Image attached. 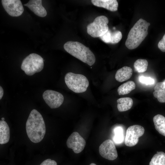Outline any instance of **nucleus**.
<instances>
[{"label": "nucleus", "mask_w": 165, "mask_h": 165, "mask_svg": "<svg viewBox=\"0 0 165 165\" xmlns=\"http://www.w3.org/2000/svg\"><path fill=\"white\" fill-rule=\"evenodd\" d=\"M26 133L32 142L38 143L43 138L46 133L45 122L41 114L36 110L31 112L26 124Z\"/></svg>", "instance_id": "nucleus-1"}, {"label": "nucleus", "mask_w": 165, "mask_h": 165, "mask_svg": "<svg viewBox=\"0 0 165 165\" xmlns=\"http://www.w3.org/2000/svg\"><path fill=\"white\" fill-rule=\"evenodd\" d=\"M150 24L142 18L140 19L130 30L125 45L130 50L138 47L148 34V30Z\"/></svg>", "instance_id": "nucleus-2"}, {"label": "nucleus", "mask_w": 165, "mask_h": 165, "mask_svg": "<svg viewBox=\"0 0 165 165\" xmlns=\"http://www.w3.org/2000/svg\"><path fill=\"white\" fill-rule=\"evenodd\" d=\"M64 50L72 56L90 66L96 61L94 55L89 47L77 41H69L64 45Z\"/></svg>", "instance_id": "nucleus-3"}, {"label": "nucleus", "mask_w": 165, "mask_h": 165, "mask_svg": "<svg viewBox=\"0 0 165 165\" xmlns=\"http://www.w3.org/2000/svg\"><path fill=\"white\" fill-rule=\"evenodd\" d=\"M64 80L68 88L76 93L85 92L89 85V81L84 75L71 72L65 75Z\"/></svg>", "instance_id": "nucleus-4"}, {"label": "nucleus", "mask_w": 165, "mask_h": 165, "mask_svg": "<svg viewBox=\"0 0 165 165\" xmlns=\"http://www.w3.org/2000/svg\"><path fill=\"white\" fill-rule=\"evenodd\" d=\"M44 61L40 55L35 53H31L23 60L21 68L27 75H32L42 70Z\"/></svg>", "instance_id": "nucleus-5"}, {"label": "nucleus", "mask_w": 165, "mask_h": 165, "mask_svg": "<svg viewBox=\"0 0 165 165\" xmlns=\"http://www.w3.org/2000/svg\"><path fill=\"white\" fill-rule=\"evenodd\" d=\"M108 20L105 16H100L96 17L93 22L87 26V33L93 38L100 37L105 34L108 30Z\"/></svg>", "instance_id": "nucleus-6"}, {"label": "nucleus", "mask_w": 165, "mask_h": 165, "mask_svg": "<svg viewBox=\"0 0 165 165\" xmlns=\"http://www.w3.org/2000/svg\"><path fill=\"white\" fill-rule=\"evenodd\" d=\"M144 132V128L140 125H134L129 127L126 131L125 145L128 147L134 146L138 143L139 138L143 135Z\"/></svg>", "instance_id": "nucleus-7"}, {"label": "nucleus", "mask_w": 165, "mask_h": 165, "mask_svg": "<svg viewBox=\"0 0 165 165\" xmlns=\"http://www.w3.org/2000/svg\"><path fill=\"white\" fill-rule=\"evenodd\" d=\"M42 97L45 102L51 108H58L64 100V96L61 94L52 90H48L45 91Z\"/></svg>", "instance_id": "nucleus-8"}, {"label": "nucleus", "mask_w": 165, "mask_h": 165, "mask_svg": "<svg viewBox=\"0 0 165 165\" xmlns=\"http://www.w3.org/2000/svg\"><path fill=\"white\" fill-rule=\"evenodd\" d=\"M99 151L102 157L109 160H114L118 156L116 146L113 141L110 139L104 141L99 146Z\"/></svg>", "instance_id": "nucleus-9"}, {"label": "nucleus", "mask_w": 165, "mask_h": 165, "mask_svg": "<svg viewBox=\"0 0 165 165\" xmlns=\"http://www.w3.org/2000/svg\"><path fill=\"white\" fill-rule=\"evenodd\" d=\"M1 2L5 11L11 16H19L24 12V9L20 0H2Z\"/></svg>", "instance_id": "nucleus-10"}, {"label": "nucleus", "mask_w": 165, "mask_h": 165, "mask_svg": "<svg viewBox=\"0 0 165 165\" xmlns=\"http://www.w3.org/2000/svg\"><path fill=\"white\" fill-rule=\"evenodd\" d=\"M66 144L67 147L72 149L75 153H79L84 149L86 142L78 132H74L68 138Z\"/></svg>", "instance_id": "nucleus-11"}, {"label": "nucleus", "mask_w": 165, "mask_h": 165, "mask_svg": "<svg viewBox=\"0 0 165 165\" xmlns=\"http://www.w3.org/2000/svg\"><path fill=\"white\" fill-rule=\"evenodd\" d=\"M41 0H30L24 5L28 7L37 16L43 17L46 15L47 12Z\"/></svg>", "instance_id": "nucleus-12"}, {"label": "nucleus", "mask_w": 165, "mask_h": 165, "mask_svg": "<svg viewBox=\"0 0 165 165\" xmlns=\"http://www.w3.org/2000/svg\"><path fill=\"white\" fill-rule=\"evenodd\" d=\"M122 35L119 31H112L109 29L108 31L99 38L104 42L106 43L114 44L119 42L121 39Z\"/></svg>", "instance_id": "nucleus-13"}, {"label": "nucleus", "mask_w": 165, "mask_h": 165, "mask_svg": "<svg viewBox=\"0 0 165 165\" xmlns=\"http://www.w3.org/2000/svg\"><path fill=\"white\" fill-rule=\"evenodd\" d=\"M91 2L95 6L104 8L111 11L118 10V4L116 0H92Z\"/></svg>", "instance_id": "nucleus-14"}, {"label": "nucleus", "mask_w": 165, "mask_h": 165, "mask_svg": "<svg viewBox=\"0 0 165 165\" xmlns=\"http://www.w3.org/2000/svg\"><path fill=\"white\" fill-rule=\"evenodd\" d=\"M133 70L128 66H124L118 70L115 74L116 79L120 82L126 81L132 76Z\"/></svg>", "instance_id": "nucleus-15"}, {"label": "nucleus", "mask_w": 165, "mask_h": 165, "mask_svg": "<svg viewBox=\"0 0 165 165\" xmlns=\"http://www.w3.org/2000/svg\"><path fill=\"white\" fill-rule=\"evenodd\" d=\"M10 138V130L7 123L5 121H0V144H5L8 142Z\"/></svg>", "instance_id": "nucleus-16"}, {"label": "nucleus", "mask_w": 165, "mask_h": 165, "mask_svg": "<svg viewBox=\"0 0 165 165\" xmlns=\"http://www.w3.org/2000/svg\"><path fill=\"white\" fill-rule=\"evenodd\" d=\"M154 96L160 103L165 102V83L163 82H157L154 88Z\"/></svg>", "instance_id": "nucleus-17"}, {"label": "nucleus", "mask_w": 165, "mask_h": 165, "mask_svg": "<svg viewBox=\"0 0 165 165\" xmlns=\"http://www.w3.org/2000/svg\"><path fill=\"white\" fill-rule=\"evenodd\" d=\"M117 108L120 112H124L130 109L132 106L133 102L129 97L120 98L117 99Z\"/></svg>", "instance_id": "nucleus-18"}, {"label": "nucleus", "mask_w": 165, "mask_h": 165, "mask_svg": "<svg viewBox=\"0 0 165 165\" xmlns=\"http://www.w3.org/2000/svg\"><path fill=\"white\" fill-rule=\"evenodd\" d=\"M155 128L158 132L165 136V117L160 114H157L153 118Z\"/></svg>", "instance_id": "nucleus-19"}, {"label": "nucleus", "mask_w": 165, "mask_h": 165, "mask_svg": "<svg viewBox=\"0 0 165 165\" xmlns=\"http://www.w3.org/2000/svg\"><path fill=\"white\" fill-rule=\"evenodd\" d=\"M135 87V84L134 81H128L119 86L117 89V92L119 95L127 94L134 90Z\"/></svg>", "instance_id": "nucleus-20"}, {"label": "nucleus", "mask_w": 165, "mask_h": 165, "mask_svg": "<svg viewBox=\"0 0 165 165\" xmlns=\"http://www.w3.org/2000/svg\"><path fill=\"white\" fill-rule=\"evenodd\" d=\"M149 165H165V153L159 152L152 158Z\"/></svg>", "instance_id": "nucleus-21"}, {"label": "nucleus", "mask_w": 165, "mask_h": 165, "mask_svg": "<svg viewBox=\"0 0 165 165\" xmlns=\"http://www.w3.org/2000/svg\"><path fill=\"white\" fill-rule=\"evenodd\" d=\"M148 65V62L146 60L138 59L134 62V66L136 72L139 73H142L146 71Z\"/></svg>", "instance_id": "nucleus-22"}, {"label": "nucleus", "mask_w": 165, "mask_h": 165, "mask_svg": "<svg viewBox=\"0 0 165 165\" xmlns=\"http://www.w3.org/2000/svg\"><path fill=\"white\" fill-rule=\"evenodd\" d=\"M115 135L114 140L116 143H120L121 142L123 138V131L122 129L118 127L115 130Z\"/></svg>", "instance_id": "nucleus-23"}, {"label": "nucleus", "mask_w": 165, "mask_h": 165, "mask_svg": "<svg viewBox=\"0 0 165 165\" xmlns=\"http://www.w3.org/2000/svg\"><path fill=\"white\" fill-rule=\"evenodd\" d=\"M139 79L140 82L146 85H152L155 82L154 80L150 77L141 76Z\"/></svg>", "instance_id": "nucleus-24"}, {"label": "nucleus", "mask_w": 165, "mask_h": 165, "mask_svg": "<svg viewBox=\"0 0 165 165\" xmlns=\"http://www.w3.org/2000/svg\"><path fill=\"white\" fill-rule=\"evenodd\" d=\"M158 48L163 52H165V34L158 44Z\"/></svg>", "instance_id": "nucleus-25"}, {"label": "nucleus", "mask_w": 165, "mask_h": 165, "mask_svg": "<svg viewBox=\"0 0 165 165\" xmlns=\"http://www.w3.org/2000/svg\"><path fill=\"white\" fill-rule=\"evenodd\" d=\"M40 165H57V163L55 161L48 159L43 161Z\"/></svg>", "instance_id": "nucleus-26"}, {"label": "nucleus", "mask_w": 165, "mask_h": 165, "mask_svg": "<svg viewBox=\"0 0 165 165\" xmlns=\"http://www.w3.org/2000/svg\"><path fill=\"white\" fill-rule=\"evenodd\" d=\"M4 93L2 87L0 86V99H1L3 96Z\"/></svg>", "instance_id": "nucleus-27"}, {"label": "nucleus", "mask_w": 165, "mask_h": 165, "mask_svg": "<svg viewBox=\"0 0 165 165\" xmlns=\"http://www.w3.org/2000/svg\"><path fill=\"white\" fill-rule=\"evenodd\" d=\"M89 165H97L94 163H91Z\"/></svg>", "instance_id": "nucleus-28"}, {"label": "nucleus", "mask_w": 165, "mask_h": 165, "mask_svg": "<svg viewBox=\"0 0 165 165\" xmlns=\"http://www.w3.org/2000/svg\"><path fill=\"white\" fill-rule=\"evenodd\" d=\"M1 119L2 120L4 121L5 118L4 117H2Z\"/></svg>", "instance_id": "nucleus-29"}, {"label": "nucleus", "mask_w": 165, "mask_h": 165, "mask_svg": "<svg viewBox=\"0 0 165 165\" xmlns=\"http://www.w3.org/2000/svg\"><path fill=\"white\" fill-rule=\"evenodd\" d=\"M163 82L165 83V80H164Z\"/></svg>", "instance_id": "nucleus-30"}]
</instances>
